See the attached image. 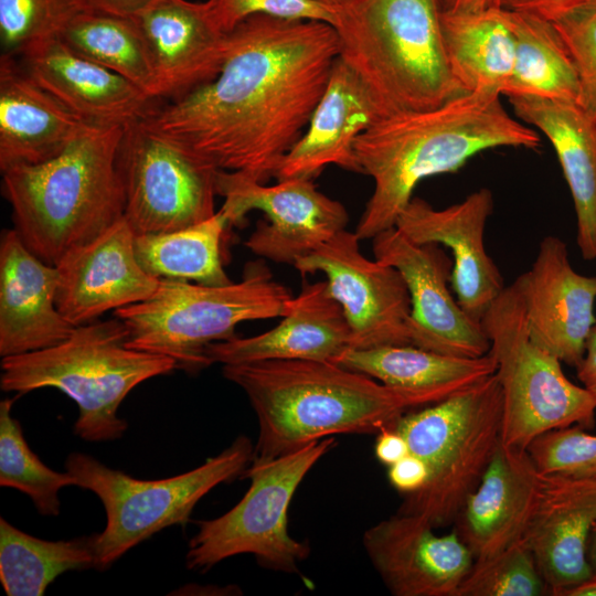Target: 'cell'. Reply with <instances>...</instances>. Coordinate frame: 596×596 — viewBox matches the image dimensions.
Wrapping results in <instances>:
<instances>
[{
	"instance_id": "obj_19",
	"label": "cell",
	"mask_w": 596,
	"mask_h": 596,
	"mask_svg": "<svg viewBox=\"0 0 596 596\" xmlns=\"http://www.w3.org/2000/svg\"><path fill=\"white\" fill-rule=\"evenodd\" d=\"M530 338L561 362L577 368L596 323V276L578 274L567 245L545 236L530 270L519 276Z\"/></svg>"
},
{
	"instance_id": "obj_46",
	"label": "cell",
	"mask_w": 596,
	"mask_h": 596,
	"mask_svg": "<svg viewBox=\"0 0 596 596\" xmlns=\"http://www.w3.org/2000/svg\"><path fill=\"white\" fill-rule=\"evenodd\" d=\"M443 11L468 12L501 8L502 0H439Z\"/></svg>"
},
{
	"instance_id": "obj_27",
	"label": "cell",
	"mask_w": 596,
	"mask_h": 596,
	"mask_svg": "<svg viewBox=\"0 0 596 596\" xmlns=\"http://www.w3.org/2000/svg\"><path fill=\"white\" fill-rule=\"evenodd\" d=\"M89 126L34 81L15 55H1V172L56 157Z\"/></svg>"
},
{
	"instance_id": "obj_41",
	"label": "cell",
	"mask_w": 596,
	"mask_h": 596,
	"mask_svg": "<svg viewBox=\"0 0 596 596\" xmlns=\"http://www.w3.org/2000/svg\"><path fill=\"white\" fill-rule=\"evenodd\" d=\"M502 8L555 22L576 11L596 8V0H502Z\"/></svg>"
},
{
	"instance_id": "obj_31",
	"label": "cell",
	"mask_w": 596,
	"mask_h": 596,
	"mask_svg": "<svg viewBox=\"0 0 596 596\" xmlns=\"http://www.w3.org/2000/svg\"><path fill=\"white\" fill-rule=\"evenodd\" d=\"M505 10L515 38V58L503 95L578 103L577 72L554 23L532 13Z\"/></svg>"
},
{
	"instance_id": "obj_43",
	"label": "cell",
	"mask_w": 596,
	"mask_h": 596,
	"mask_svg": "<svg viewBox=\"0 0 596 596\" xmlns=\"http://www.w3.org/2000/svg\"><path fill=\"white\" fill-rule=\"evenodd\" d=\"M78 11L135 17L156 0H73Z\"/></svg>"
},
{
	"instance_id": "obj_1",
	"label": "cell",
	"mask_w": 596,
	"mask_h": 596,
	"mask_svg": "<svg viewBox=\"0 0 596 596\" xmlns=\"http://www.w3.org/2000/svg\"><path fill=\"white\" fill-rule=\"evenodd\" d=\"M338 56L327 22L253 15L228 33L212 82L142 120L216 169L265 183L304 135Z\"/></svg>"
},
{
	"instance_id": "obj_6",
	"label": "cell",
	"mask_w": 596,
	"mask_h": 596,
	"mask_svg": "<svg viewBox=\"0 0 596 596\" xmlns=\"http://www.w3.org/2000/svg\"><path fill=\"white\" fill-rule=\"evenodd\" d=\"M125 323L114 317L76 326L53 347L1 361L4 392L53 387L71 397L79 415L74 434L86 441H111L128 423L118 416L125 397L140 383L177 369L174 360L129 348Z\"/></svg>"
},
{
	"instance_id": "obj_25",
	"label": "cell",
	"mask_w": 596,
	"mask_h": 596,
	"mask_svg": "<svg viewBox=\"0 0 596 596\" xmlns=\"http://www.w3.org/2000/svg\"><path fill=\"white\" fill-rule=\"evenodd\" d=\"M280 323L260 334L212 342L211 363L240 364L265 360L333 361L351 347V329L327 280L304 284L286 305Z\"/></svg>"
},
{
	"instance_id": "obj_11",
	"label": "cell",
	"mask_w": 596,
	"mask_h": 596,
	"mask_svg": "<svg viewBox=\"0 0 596 596\" xmlns=\"http://www.w3.org/2000/svg\"><path fill=\"white\" fill-rule=\"evenodd\" d=\"M334 445L327 437L273 459L253 458L241 476L251 481L244 497L219 518L198 522L187 567L206 572L228 557L252 554L265 568L298 574L310 546L289 534L288 509L307 473Z\"/></svg>"
},
{
	"instance_id": "obj_2",
	"label": "cell",
	"mask_w": 596,
	"mask_h": 596,
	"mask_svg": "<svg viewBox=\"0 0 596 596\" xmlns=\"http://www.w3.org/2000/svg\"><path fill=\"white\" fill-rule=\"evenodd\" d=\"M258 422L255 459H273L339 434H377L406 413L455 394L394 387L332 361L265 360L225 364Z\"/></svg>"
},
{
	"instance_id": "obj_24",
	"label": "cell",
	"mask_w": 596,
	"mask_h": 596,
	"mask_svg": "<svg viewBox=\"0 0 596 596\" xmlns=\"http://www.w3.org/2000/svg\"><path fill=\"white\" fill-rule=\"evenodd\" d=\"M540 482L541 472L529 453L500 441L454 524L475 560L493 556L523 540Z\"/></svg>"
},
{
	"instance_id": "obj_37",
	"label": "cell",
	"mask_w": 596,
	"mask_h": 596,
	"mask_svg": "<svg viewBox=\"0 0 596 596\" xmlns=\"http://www.w3.org/2000/svg\"><path fill=\"white\" fill-rule=\"evenodd\" d=\"M77 12L73 0H0L2 54L18 55L35 41L58 35Z\"/></svg>"
},
{
	"instance_id": "obj_36",
	"label": "cell",
	"mask_w": 596,
	"mask_h": 596,
	"mask_svg": "<svg viewBox=\"0 0 596 596\" xmlns=\"http://www.w3.org/2000/svg\"><path fill=\"white\" fill-rule=\"evenodd\" d=\"M550 595L534 555L522 540L507 550L475 560L457 596H541Z\"/></svg>"
},
{
	"instance_id": "obj_13",
	"label": "cell",
	"mask_w": 596,
	"mask_h": 596,
	"mask_svg": "<svg viewBox=\"0 0 596 596\" xmlns=\"http://www.w3.org/2000/svg\"><path fill=\"white\" fill-rule=\"evenodd\" d=\"M216 194L228 225H241L248 212H264L245 242L254 254L278 264L295 262L345 230L348 212L342 203L320 192L311 179L279 180L266 185L235 172L219 170Z\"/></svg>"
},
{
	"instance_id": "obj_5",
	"label": "cell",
	"mask_w": 596,
	"mask_h": 596,
	"mask_svg": "<svg viewBox=\"0 0 596 596\" xmlns=\"http://www.w3.org/2000/svg\"><path fill=\"white\" fill-rule=\"evenodd\" d=\"M439 0H351L334 11L339 57L383 116L426 110L465 94L445 53Z\"/></svg>"
},
{
	"instance_id": "obj_45",
	"label": "cell",
	"mask_w": 596,
	"mask_h": 596,
	"mask_svg": "<svg viewBox=\"0 0 596 596\" xmlns=\"http://www.w3.org/2000/svg\"><path fill=\"white\" fill-rule=\"evenodd\" d=\"M576 369L583 386L596 398V323L589 332L584 356Z\"/></svg>"
},
{
	"instance_id": "obj_3",
	"label": "cell",
	"mask_w": 596,
	"mask_h": 596,
	"mask_svg": "<svg viewBox=\"0 0 596 596\" xmlns=\"http://www.w3.org/2000/svg\"><path fill=\"white\" fill-rule=\"evenodd\" d=\"M500 96L465 93L432 109L385 116L356 138L359 173L374 182L355 228L360 240L394 227L425 178L456 172L489 149L540 146L538 132L511 117Z\"/></svg>"
},
{
	"instance_id": "obj_30",
	"label": "cell",
	"mask_w": 596,
	"mask_h": 596,
	"mask_svg": "<svg viewBox=\"0 0 596 596\" xmlns=\"http://www.w3.org/2000/svg\"><path fill=\"white\" fill-rule=\"evenodd\" d=\"M332 362L390 386L453 393L470 387L497 371V361L490 352L479 358H464L412 344L347 349Z\"/></svg>"
},
{
	"instance_id": "obj_14",
	"label": "cell",
	"mask_w": 596,
	"mask_h": 596,
	"mask_svg": "<svg viewBox=\"0 0 596 596\" xmlns=\"http://www.w3.org/2000/svg\"><path fill=\"white\" fill-rule=\"evenodd\" d=\"M292 266L302 275H326L351 329L349 349L411 344L406 283L395 267L366 258L355 232L340 231Z\"/></svg>"
},
{
	"instance_id": "obj_47",
	"label": "cell",
	"mask_w": 596,
	"mask_h": 596,
	"mask_svg": "<svg viewBox=\"0 0 596 596\" xmlns=\"http://www.w3.org/2000/svg\"><path fill=\"white\" fill-rule=\"evenodd\" d=\"M563 596H596V573L564 592Z\"/></svg>"
},
{
	"instance_id": "obj_34",
	"label": "cell",
	"mask_w": 596,
	"mask_h": 596,
	"mask_svg": "<svg viewBox=\"0 0 596 596\" xmlns=\"http://www.w3.org/2000/svg\"><path fill=\"white\" fill-rule=\"evenodd\" d=\"M58 36L74 52L124 76L157 99L149 52L134 17L78 11Z\"/></svg>"
},
{
	"instance_id": "obj_49",
	"label": "cell",
	"mask_w": 596,
	"mask_h": 596,
	"mask_svg": "<svg viewBox=\"0 0 596 596\" xmlns=\"http://www.w3.org/2000/svg\"><path fill=\"white\" fill-rule=\"evenodd\" d=\"M316 2H318L319 4L332 10L333 12L345 6L347 3H349L351 0H313Z\"/></svg>"
},
{
	"instance_id": "obj_21",
	"label": "cell",
	"mask_w": 596,
	"mask_h": 596,
	"mask_svg": "<svg viewBox=\"0 0 596 596\" xmlns=\"http://www.w3.org/2000/svg\"><path fill=\"white\" fill-rule=\"evenodd\" d=\"M15 56L34 81L89 125L125 127L159 106L132 82L74 52L58 35L35 41Z\"/></svg>"
},
{
	"instance_id": "obj_20",
	"label": "cell",
	"mask_w": 596,
	"mask_h": 596,
	"mask_svg": "<svg viewBox=\"0 0 596 596\" xmlns=\"http://www.w3.org/2000/svg\"><path fill=\"white\" fill-rule=\"evenodd\" d=\"M134 19L147 44L157 99L180 98L221 72L228 33L217 28L205 1L156 0Z\"/></svg>"
},
{
	"instance_id": "obj_7",
	"label": "cell",
	"mask_w": 596,
	"mask_h": 596,
	"mask_svg": "<svg viewBox=\"0 0 596 596\" xmlns=\"http://www.w3.org/2000/svg\"><path fill=\"white\" fill-rule=\"evenodd\" d=\"M392 428L428 470L426 483L403 496L397 513L422 517L435 529L454 525L501 441L502 390L497 373L406 413Z\"/></svg>"
},
{
	"instance_id": "obj_29",
	"label": "cell",
	"mask_w": 596,
	"mask_h": 596,
	"mask_svg": "<svg viewBox=\"0 0 596 596\" xmlns=\"http://www.w3.org/2000/svg\"><path fill=\"white\" fill-rule=\"evenodd\" d=\"M441 34L450 72L466 93L503 95L511 79L515 38L504 8L441 11Z\"/></svg>"
},
{
	"instance_id": "obj_39",
	"label": "cell",
	"mask_w": 596,
	"mask_h": 596,
	"mask_svg": "<svg viewBox=\"0 0 596 596\" xmlns=\"http://www.w3.org/2000/svg\"><path fill=\"white\" fill-rule=\"evenodd\" d=\"M553 23L577 72L578 103L596 117V8L576 11Z\"/></svg>"
},
{
	"instance_id": "obj_44",
	"label": "cell",
	"mask_w": 596,
	"mask_h": 596,
	"mask_svg": "<svg viewBox=\"0 0 596 596\" xmlns=\"http://www.w3.org/2000/svg\"><path fill=\"white\" fill-rule=\"evenodd\" d=\"M404 437L393 428H385L376 434L374 454L385 466H391L408 454Z\"/></svg>"
},
{
	"instance_id": "obj_26",
	"label": "cell",
	"mask_w": 596,
	"mask_h": 596,
	"mask_svg": "<svg viewBox=\"0 0 596 596\" xmlns=\"http://www.w3.org/2000/svg\"><path fill=\"white\" fill-rule=\"evenodd\" d=\"M382 117L362 81L338 56L304 135L281 160L274 178L312 180L330 164L359 173L354 142Z\"/></svg>"
},
{
	"instance_id": "obj_48",
	"label": "cell",
	"mask_w": 596,
	"mask_h": 596,
	"mask_svg": "<svg viewBox=\"0 0 596 596\" xmlns=\"http://www.w3.org/2000/svg\"><path fill=\"white\" fill-rule=\"evenodd\" d=\"M587 560L592 567L593 573H596V525L593 529L589 536L588 546H587Z\"/></svg>"
},
{
	"instance_id": "obj_23",
	"label": "cell",
	"mask_w": 596,
	"mask_h": 596,
	"mask_svg": "<svg viewBox=\"0 0 596 596\" xmlns=\"http://www.w3.org/2000/svg\"><path fill=\"white\" fill-rule=\"evenodd\" d=\"M58 270L34 255L14 228L0 240V355L61 343L75 326L56 307Z\"/></svg>"
},
{
	"instance_id": "obj_38",
	"label": "cell",
	"mask_w": 596,
	"mask_h": 596,
	"mask_svg": "<svg viewBox=\"0 0 596 596\" xmlns=\"http://www.w3.org/2000/svg\"><path fill=\"white\" fill-rule=\"evenodd\" d=\"M526 451L542 473L596 478V435L579 426L544 433Z\"/></svg>"
},
{
	"instance_id": "obj_40",
	"label": "cell",
	"mask_w": 596,
	"mask_h": 596,
	"mask_svg": "<svg viewBox=\"0 0 596 596\" xmlns=\"http://www.w3.org/2000/svg\"><path fill=\"white\" fill-rule=\"evenodd\" d=\"M211 17L217 28L232 32L249 17L265 14L283 19L323 21L333 25L332 10L313 0H206Z\"/></svg>"
},
{
	"instance_id": "obj_15",
	"label": "cell",
	"mask_w": 596,
	"mask_h": 596,
	"mask_svg": "<svg viewBox=\"0 0 596 596\" xmlns=\"http://www.w3.org/2000/svg\"><path fill=\"white\" fill-rule=\"evenodd\" d=\"M375 259L395 267L411 297L408 337L412 345L455 356L479 358L490 341L449 288L453 259L438 244H418L395 226L373 238Z\"/></svg>"
},
{
	"instance_id": "obj_4",
	"label": "cell",
	"mask_w": 596,
	"mask_h": 596,
	"mask_svg": "<svg viewBox=\"0 0 596 596\" xmlns=\"http://www.w3.org/2000/svg\"><path fill=\"white\" fill-rule=\"evenodd\" d=\"M120 126H89L56 157L2 173L14 230L44 263L98 237L125 212L117 169Z\"/></svg>"
},
{
	"instance_id": "obj_10",
	"label": "cell",
	"mask_w": 596,
	"mask_h": 596,
	"mask_svg": "<svg viewBox=\"0 0 596 596\" xmlns=\"http://www.w3.org/2000/svg\"><path fill=\"white\" fill-rule=\"evenodd\" d=\"M254 457L251 439L240 435L222 453L187 472L156 480L136 479L96 458L72 453L66 471L76 487L94 492L106 511V526L93 534L95 567L106 570L145 540L171 525H184L212 489L242 476Z\"/></svg>"
},
{
	"instance_id": "obj_32",
	"label": "cell",
	"mask_w": 596,
	"mask_h": 596,
	"mask_svg": "<svg viewBox=\"0 0 596 596\" xmlns=\"http://www.w3.org/2000/svg\"><path fill=\"white\" fill-rule=\"evenodd\" d=\"M228 222L221 210L194 225L135 237L141 267L159 279L194 281L210 286L232 283L222 262L221 243Z\"/></svg>"
},
{
	"instance_id": "obj_35",
	"label": "cell",
	"mask_w": 596,
	"mask_h": 596,
	"mask_svg": "<svg viewBox=\"0 0 596 596\" xmlns=\"http://www.w3.org/2000/svg\"><path fill=\"white\" fill-rule=\"evenodd\" d=\"M15 398L0 403V485L28 494L42 515H57L62 488L76 486L68 472L45 466L29 447L20 422L11 414Z\"/></svg>"
},
{
	"instance_id": "obj_18",
	"label": "cell",
	"mask_w": 596,
	"mask_h": 596,
	"mask_svg": "<svg viewBox=\"0 0 596 596\" xmlns=\"http://www.w3.org/2000/svg\"><path fill=\"white\" fill-rule=\"evenodd\" d=\"M135 237L123 216L98 237L67 253L56 265V307L73 326L143 301L157 290L160 279L139 264Z\"/></svg>"
},
{
	"instance_id": "obj_17",
	"label": "cell",
	"mask_w": 596,
	"mask_h": 596,
	"mask_svg": "<svg viewBox=\"0 0 596 596\" xmlns=\"http://www.w3.org/2000/svg\"><path fill=\"white\" fill-rule=\"evenodd\" d=\"M435 530L422 517L396 512L364 532L368 557L394 596H457L475 558L454 529Z\"/></svg>"
},
{
	"instance_id": "obj_9",
	"label": "cell",
	"mask_w": 596,
	"mask_h": 596,
	"mask_svg": "<svg viewBox=\"0 0 596 596\" xmlns=\"http://www.w3.org/2000/svg\"><path fill=\"white\" fill-rule=\"evenodd\" d=\"M502 390L501 443L526 450L544 433L595 424L596 398L564 374L561 361L529 334L520 277L482 316Z\"/></svg>"
},
{
	"instance_id": "obj_8",
	"label": "cell",
	"mask_w": 596,
	"mask_h": 596,
	"mask_svg": "<svg viewBox=\"0 0 596 596\" xmlns=\"http://www.w3.org/2000/svg\"><path fill=\"white\" fill-rule=\"evenodd\" d=\"M291 297L264 264H249L241 281L223 286L160 279L148 299L114 316L129 332V348L168 356L177 369L195 373L212 364L210 343L237 337L241 322L281 317Z\"/></svg>"
},
{
	"instance_id": "obj_22",
	"label": "cell",
	"mask_w": 596,
	"mask_h": 596,
	"mask_svg": "<svg viewBox=\"0 0 596 596\" xmlns=\"http://www.w3.org/2000/svg\"><path fill=\"white\" fill-rule=\"evenodd\" d=\"M595 525L596 478L541 472L536 504L523 541L550 595L563 596L593 574L587 546Z\"/></svg>"
},
{
	"instance_id": "obj_16",
	"label": "cell",
	"mask_w": 596,
	"mask_h": 596,
	"mask_svg": "<svg viewBox=\"0 0 596 596\" xmlns=\"http://www.w3.org/2000/svg\"><path fill=\"white\" fill-rule=\"evenodd\" d=\"M493 206V194L487 188L440 210L413 196L395 223L396 228L418 244L434 243L450 249L451 289L461 308L478 321L505 287L485 245L486 225Z\"/></svg>"
},
{
	"instance_id": "obj_28",
	"label": "cell",
	"mask_w": 596,
	"mask_h": 596,
	"mask_svg": "<svg viewBox=\"0 0 596 596\" xmlns=\"http://www.w3.org/2000/svg\"><path fill=\"white\" fill-rule=\"evenodd\" d=\"M514 115L552 145L568 185L584 259L596 258V117L577 102L508 97Z\"/></svg>"
},
{
	"instance_id": "obj_42",
	"label": "cell",
	"mask_w": 596,
	"mask_h": 596,
	"mask_svg": "<svg viewBox=\"0 0 596 596\" xmlns=\"http://www.w3.org/2000/svg\"><path fill=\"white\" fill-rule=\"evenodd\" d=\"M391 486L402 496L419 490L427 481L428 470L418 457L407 454L404 458L387 467Z\"/></svg>"
},
{
	"instance_id": "obj_12",
	"label": "cell",
	"mask_w": 596,
	"mask_h": 596,
	"mask_svg": "<svg viewBox=\"0 0 596 596\" xmlns=\"http://www.w3.org/2000/svg\"><path fill=\"white\" fill-rule=\"evenodd\" d=\"M117 169L124 216L136 235L184 228L216 213L219 169L143 120L124 127Z\"/></svg>"
},
{
	"instance_id": "obj_33",
	"label": "cell",
	"mask_w": 596,
	"mask_h": 596,
	"mask_svg": "<svg viewBox=\"0 0 596 596\" xmlns=\"http://www.w3.org/2000/svg\"><path fill=\"white\" fill-rule=\"evenodd\" d=\"M89 567L93 535L46 541L0 519V582L8 596H42L57 576Z\"/></svg>"
}]
</instances>
